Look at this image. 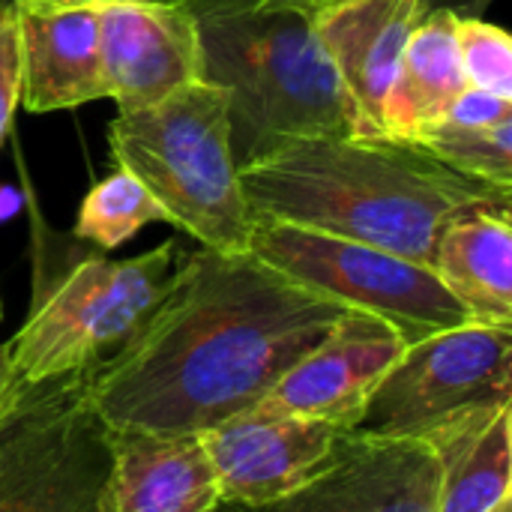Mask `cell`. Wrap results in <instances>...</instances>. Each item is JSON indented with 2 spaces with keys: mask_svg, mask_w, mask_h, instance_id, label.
<instances>
[{
  "mask_svg": "<svg viewBox=\"0 0 512 512\" xmlns=\"http://www.w3.org/2000/svg\"><path fill=\"white\" fill-rule=\"evenodd\" d=\"M252 252H186L141 327L87 369L111 432L201 435L252 411L345 315Z\"/></svg>",
  "mask_w": 512,
  "mask_h": 512,
  "instance_id": "obj_1",
  "label": "cell"
},
{
  "mask_svg": "<svg viewBox=\"0 0 512 512\" xmlns=\"http://www.w3.org/2000/svg\"><path fill=\"white\" fill-rule=\"evenodd\" d=\"M255 219L288 222L432 264L438 234L512 192L465 177L399 138H312L240 171Z\"/></svg>",
  "mask_w": 512,
  "mask_h": 512,
  "instance_id": "obj_2",
  "label": "cell"
},
{
  "mask_svg": "<svg viewBox=\"0 0 512 512\" xmlns=\"http://www.w3.org/2000/svg\"><path fill=\"white\" fill-rule=\"evenodd\" d=\"M186 3L198 18L204 81L225 93L240 171L300 141L354 135L345 90L306 12Z\"/></svg>",
  "mask_w": 512,
  "mask_h": 512,
  "instance_id": "obj_3",
  "label": "cell"
},
{
  "mask_svg": "<svg viewBox=\"0 0 512 512\" xmlns=\"http://www.w3.org/2000/svg\"><path fill=\"white\" fill-rule=\"evenodd\" d=\"M111 159L165 210V222L213 252H249L252 210L231 150L225 93L210 81L117 111L108 126Z\"/></svg>",
  "mask_w": 512,
  "mask_h": 512,
  "instance_id": "obj_4",
  "label": "cell"
},
{
  "mask_svg": "<svg viewBox=\"0 0 512 512\" xmlns=\"http://www.w3.org/2000/svg\"><path fill=\"white\" fill-rule=\"evenodd\" d=\"M183 255L180 240L120 261L81 252L48 264L36 255L27 318L6 342L15 381L45 384L96 366L153 312Z\"/></svg>",
  "mask_w": 512,
  "mask_h": 512,
  "instance_id": "obj_5",
  "label": "cell"
},
{
  "mask_svg": "<svg viewBox=\"0 0 512 512\" xmlns=\"http://www.w3.org/2000/svg\"><path fill=\"white\" fill-rule=\"evenodd\" d=\"M84 375L0 396V512H108V429Z\"/></svg>",
  "mask_w": 512,
  "mask_h": 512,
  "instance_id": "obj_6",
  "label": "cell"
},
{
  "mask_svg": "<svg viewBox=\"0 0 512 512\" xmlns=\"http://www.w3.org/2000/svg\"><path fill=\"white\" fill-rule=\"evenodd\" d=\"M249 252L300 288L396 327L405 342L471 324L429 264L324 231L255 219Z\"/></svg>",
  "mask_w": 512,
  "mask_h": 512,
  "instance_id": "obj_7",
  "label": "cell"
},
{
  "mask_svg": "<svg viewBox=\"0 0 512 512\" xmlns=\"http://www.w3.org/2000/svg\"><path fill=\"white\" fill-rule=\"evenodd\" d=\"M512 402V330L462 324L405 345L354 432L423 438L480 408Z\"/></svg>",
  "mask_w": 512,
  "mask_h": 512,
  "instance_id": "obj_8",
  "label": "cell"
},
{
  "mask_svg": "<svg viewBox=\"0 0 512 512\" xmlns=\"http://www.w3.org/2000/svg\"><path fill=\"white\" fill-rule=\"evenodd\" d=\"M405 345V336L387 321L348 309L252 411L321 420L354 432L369 396Z\"/></svg>",
  "mask_w": 512,
  "mask_h": 512,
  "instance_id": "obj_9",
  "label": "cell"
},
{
  "mask_svg": "<svg viewBox=\"0 0 512 512\" xmlns=\"http://www.w3.org/2000/svg\"><path fill=\"white\" fill-rule=\"evenodd\" d=\"M345 429L321 420L246 411L207 432L201 444L222 504H270L321 477L345 444Z\"/></svg>",
  "mask_w": 512,
  "mask_h": 512,
  "instance_id": "obj_10",
  "label": "cell"
},
{
  "mask_svg": "<svg viewBox=\"0 0 512 512\" xmlns=\"http://www.w3.org/2000/svg\"><path fill=\"white\" fill-rule=\"evenodd\" d=\"M96 9L105 96L117 111L204 81L198 18L186 0H102Z\"/></svg>",
  "mask_w": 512,
  "mask_h": 512,
  "instance_id": "obj_11",
  "label": "cell"
},
{
  "mask_svg": "<svg viewBox=\"0 0 512 512\" xmlns=\"http://www.w3.org/2000/svg\"><path fill=\"white\" fill-rule=\"evenodd\" d=\"M438 462L426 441L348 432L336 462L303 489L270 504L216 512H435Z\"/></svg>",
  "mask_w": 512,
  "mask_h": 512,
  "instance_id": "obj_12",
  "label": "cell"
},
{
  "mask_svg": "<svg viewBox=\"0 0 512 512\" xmlns=\"http://www.w3.org/2000/svg\"><path fill=\"white\" fill-rule=\"evenodd\" d=\"M426 0H324L309 12L351 108L357 138H384L381 111Z\"/></svg>",
  "mask_w": 512,
  "mask_h": 512,
  "instance_id": "obj_13",
  "label": "cell"
},
{
  "mask_svg": "<svg viewBox=\"0 0 512 512\" xmlns=\"http://www.w3.org/2000/svg\"><path fill=\"white\" fill-rule=\"evenodd\" d=\"M21 54V105L33 114L81 108L105 96L96 3L12 0Z\"/></svg>",
  "mask_w": 512,
  "mask_h": 512,
  "instance_id": "obj_14",
  "label": "cell"
},
{
  "mask_svg": "<svg viewBox=\"0 0 512 512\" xmlns=\"http://www.w3.org/2000/svg\"><path fill=\"white\" fill-rule=\"evenodd\" d=\"M108 512H216L219 486L198 435L108 429Z\"/></svg>",
  "mask_w": 512,
  "mask_h": 512,
  "instance_id": "obj_15",
  "label": "cell"
},
{
  "mask_svg": "<svg viewBox=\"0 0 512 512\" xmlns=\"http://www.w3.org/2000/svg\"><path fill=\"white\" fill-rule=\"evenodd\" d=\"M429 267L471 324L512 330L510 207H477L447 222Z\"/></svg>",
  "mask_w": 512,
  "mask_h": 512,
  "instance_id": "obj_16",
  "label": "cell"
},
{
  "mask_svg": "<svg viewBox=\"0 0 512 512\" xmlns=\"http://www.w3.org/2000/svg\"><path fill=\"white\" fill-rule=\"evenodd\" d=\"M512 402L456 417L420 441L438 462L435 512H492L512 498Z\"/></svg>",
  "mask_w": 512,
  "mask_h": 512,
  "instance_id": "obj_17",
  "label": "cell"
},
{
  "mask_svg": "<svg viewBox=\"0 0 512 512\" xmlns=\"http://www.w3.org/2000/svg\"><path fill=\"white\" fill-rule=\"evenodd\" d=\"M465 93L456 54V12L429 9L414 27L387 90L381 126L387 138L417 141L435 129Z\"/></svg>",
  "mask_w": 512,
  "mask_h": 512,
  "instance_id": "obj_18",
  "label": "cell"
},
{
  "mask_svg": "<svg viewBox=\"0 0 512 512\" xmlns=\"http://www.w3.org/2000/svg\"><path fill=\"white\" fill-rule=\"evenodd\" d=\"M153 222H165V210L159 207V201L129 171L114 168L84 195L75 213L72 237L108 252L123 246Z\"/></svg>",
  "mask_w": 512,
  "mask_h": 512,
  "instance_id": "obj_19",
  "label": "cell"
},
{
  "mask_svg": "<svg viewBox=\"0 0 512 512\" xmlns=\"http://www.w3.org/2000/svg\"><path fill=\"white\" fill-rule=\"evenodd\" d=\"M411 144L465 177L512 192V117L492 123L444 120Z\"/></svg>",
  "mask_w": 512,
  "mask_h": 512,
  "instance_id": "obj_20",
  "label": "cell"
},
{
  "mask_svg": "<svg viewBox=\"0 0 512 512\" xmlns=\"http://www.w3.org/2000/svg\"><path fill=\"white\" fill-rule=\"evenodd\" d=\"M456 54L465 87L512 99V36L504 27L456 12Z\"/></svg>",
  "mask_w": 512,
  "mask_h": 512,
  "instance_id": "obj_21",
  "label": "cell"
},
{
  "mask_svg": "<svg viewBox=\"0 0 512 512\" xmlns=\"http://www.w3.org/2000/svg\"><path fill=\"white\" fill-rule=\"evenodd\" d=\"M21 105V54L12 0H0V147Z\"/></svg>",
  "mask_w": 512,
  "mask_h": 512,
  "instance_id": "obj_22",
  "label": "cell"
},
{
  "mask_svg": "<svg viewBox=\"0 0 512 512\" xmlns=\"http://www.w3.org/2000/svg\"><path fill=\"white\" fill-rule=\"evenodd\" d=\"M195 3H243V6H258V9H297L309 15L324 0H195Z\"/></svg>",
  "mask_w": 512,
  "mask_h": 512,
  "instance_id": "obj_23",
  "label": "cell"
},
{
  "mask_svg": "<svg viewBox=\"0 0 512 512\" xmlns=\"http://www.w3.org/2000/svg\"><path fill=\"white\" fill-rule=\"evenodd\" d=\"M495 0H426V9H450L459 15H483Z\"/></svg>",
  "mask_w": 512,
  "mask_h": 512,
  "instance_id": "obj_24",
  "label": "cell"
},
{
  "mask_svg": "<svg viewBox=\"0 0 512 512\" xmlns=\"http://www.w3.org/2000/svg\"><path fill=\"white\" fill-rule=\"evenodd\" d=\"M21 204H24V201H21V192L12 189V186H6V183H0V222L18 216Z\"/></svg>",
  "mask_w": 512,
  "mask_h": 512,
  "instance_id": "obj_25",
  "label": "cell"
},
{
  "mask_svg": "<svg viewBox=\"0 0 512 512\" xmlns=\"http://www.w3.org/2000/svg\"><path fill=\"white\" fill-rule=\"evenodd\" d=\"M15 384V372H12V360H9V348L6 342H0V396Z\"/></svg>",
  "mask_w": 512,
  "mask_h": 512,
  "instance_id": "obj_26",
  "label": "cell"
},
{
  "mask_svg": "<svg viewBox=\"0 0 512 512\" xmlns=\"http://www.w3.org/2000/svg\"><path fill=\"white\" fill-rule=\"evenodd\" d=\"M492 512H512V498H507V501H501V504H498V507H495V510Z\"/></svg>",
  "mask_w": 512,
  "mask_h": 512,
  "instance_id": "obj_27",
  "label": "cell"
},
{
  "mask_svg": "<svg viewBox=\"0 0 512 512\" xmlns=\"http://www.w3.org/2000/svg\"><path fill=\"white\" fill-rule=\"evenodd\" d=\"M57 3H69V6H84V3H102V0H57Z\"/></svg>",
  "mask_w": 512,
  "mask_h": 512,
  "instance_id": "obj_28",
  "label": "cell"
}]
</instances>
